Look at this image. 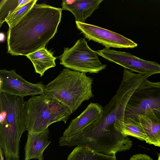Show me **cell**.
<instances>
[{"label":"cell","instance_id":"14","mask_svg":"<svg viewBox=\"0 0 160 160\" xmlns=\"http://www.w3.org/2000/svg\"><path fill=\"white\" fill-rule=\"evenodd\" d=\"M27 57L32 62L36 73L42 76L48 69L56 66L53 53L45 48L28 54Z\"/></svg>","mask_w":160,"mask_h":160},{"label":"cell","instance_id":"13","mask_svg":"<svg viewBox=\"0 0 160 160\" xmlns=\"http://www.w3.org/2000/svg\"><path fill=\"white\" fill-rule=\"evenodd\" d=\"M103 0L62 1V10H68L74 15L75 21L85 23L86 19L99 8Z\"/></svg>","mask_w":160,"mask_h":160},{"label":"cell","instance_id":"22","mask_svg":"<svg viewBox=\"0 0 160 160\" xmlns=\"http://www.w3.org/2000/svg\"><path fill=\"white\" fill-rule=\"evenodd\" d=\"M3 153L1 148H0V160H4V158L3 155Z\"/></svg>","mask_w":160,"mask_h":160},{"label":"cell","instance_id":"16","mask_svg":"<svg viewBox=\"0 0 160 160\" xmlns=\"http://www.w3.org/2000/svg\"><path fill=\"white\" fill-rule=\"evenodd\" d=\"M67 160H117L116 155L102 154L88 148L77 146L68 155Z\"/></svg>","mask_w":160,"mask_h":160},{"label":"cell","instance_id":"6","mask_svg":"<svg viewBox=\"0 0 160 160\" xmlns=\"http://www.w3.org/2000/svg\"><path fill=\"white\" fill-rule=\"evenodd\" d=\"M140 115L160 121V82L147 78L141 82L127 104L124 122L135 121Z\"/></svg>","mask_w":160,"mask_h":160},{"label":"cell","instance_id":"8","mask_svg":"<svg viewBox=\"0 0 160 160\" xmlns=\"http://www.w3.org/2000/svg\"><path fill=\"white\" fill-rule=\"evenodd\" d=\"M97 51L99 56L131 71L150 76L160 73V65L156 62L142 59L129 52L105 48Z\"/></svg>","mask_w":160,"mask_h":160},{"label":"cell","instance_id":"5","mask_svg":"<svg viewBox=\"0 0 160 160\" xmlns=\"http://www.w3.org/2000/svg\"><path fill=\"white\" fill-rule=\"evenodd\" d=\"M71 114L66 106L45 92L32 96L26 101V130L39 132L54 123H66Z\"/></svg>","mask_w":160,"mask_h":160},{"label":"cell","instance_id":"1","mask_svg":"<svg viewBox=\"0 0 160 160\" xmlns=\"http://www.w3.org/2000/svg\"><path fill=\"white\" fill-rule=\"evenodd\" d=\"M149 77L124 68L118 89L103 108L100 116L82 132L69 137L71 145L87 147L105 155L111 154L122 146L126 138L118 131L124 122L126 106L137 88Z\"/></svg>","mask_w":160,"mask_h":160},{"label":"cell","instance_id":"17","mask_svg":"<svg viewBox=\"0 0 160 160\" xmlns=\"http://www.w3.org/2000/svg\"><path fill=\"white\" fill-rule=\"evenodd\" d=\"M30 0H1L0 2V25L17 9Z\"/></svg>","mask_w":160,"mask_h":160},{"label":"cell","instance_id":"19","mask_svg":"<svg viewBox=\"0 0 160 160\" xmlns=\"http://www.w3.org/2000/svg\"><path fill=\"white\" fill-rule=\"evenodd\" d=\"M37 0H30L29 2L17 9L6 20L9 28L13 27L36 3Z\"/></svg>","mask_w":160,"mask_h":160},{"label":"cell","instance_id":"18","mask_svg":"<svg viewBox=\"0 0 160 160\" xmlns=\"http://www.w3.org/2000/svg\"><path fill=\"white\" fill-rule=\"evenodd\" d=\"M118 131L124 136H131L142 141H145L146 138L145 133L139 122H124Z\"/></svg>","mask_w":160,"mask_h":160},{"label":"cell","instance_id":"23","mask_svg":"<svg viewBox=\"0 0 160 160\" xmlns=\"http://www.w3.org/2000/svg\"><path fill=\"white\" fill-rule=\"evenodd\" d=\"M158 160H160V152L158 154Z\"/></svg>","mask_w":160,"mask_h":160},{"label":"cell","instance_id":"2","mask_svg":"<svg viewBox=\"0 0 160 160\" xmlns=\"http://www.w3.org/2000/svg\"><path fill=\"white\" fill-rule=\"evenodd\" d=\"M62 8L35 4L7 32L8 52L27 56L45 48L57 32Z\"/></svg>","mask_w":160,"mask_h":160},{"label":"cell","instance_id":"11","mask_svg":"<svg viewBox=\"0 0 160 160\" xmlns=\"http://www.w3.org/2000/svg\"><path fill=\"white\" fill-rule=\"evenodd\" d=\"M103 111L102 105L98 103L91 102L79 116L70 122L62 137H69L80 133L94 123Z\"/></svg>","mask_w":160,"mask_h":160},{"label":"cell","instance_id":"4","mask_svg":"<svg viewBox=\"0 0 160 160\" xmlns=\"http://www.w3.org/2000/svg\"><path fill=\"white\" fill-rule=\"evenodd\" d=\"M93 81L85 73L66 68L45 86L44 92L66 106L72 113L83 101L94 97Z\"/></svg>","mask_w":160,"mask_h":160},{"label":"cell","instance_id":"7","mask_svg":"<svg viewBox=\"0 0 160 160\" xmlns=\"http://www.w3.org/2000/svg\"><path fill=\"white\" fill-rule=\"evenodd\" d=\"M98 56L97 51L91 49L85 39L81 38L72 47L64 48L59 58L60 64L66 68L85 73H98L107 67Z\"/></svg>","mask_w":160,"mask_h":160},{"label":"cell","instance_id":"20","mask_svg":"<svg viewBox=\"0 0 160 160\" xmlns=\"http://www.w3.org/2000/svg\"><path fill=\"white\" fill-rule=\"evenodd\" d=\"M129 160H153L149 156L146 154L139 153L132 155Z\"/></svg>","mask_w":160,"mask_h":160},{"label":"cell","instance_id":"15","mask_svg":"<svg viewBox=\"0 0 160 160\" xmlns=\"http://www.w3.org/2000/svg\"><path fill=\"white\" fill-rule=\"evenodd\" d=\"M134 122L140 123L146 136L145 141L147 143L160 147V121L140 115Z\"/></svg>","mask_w":160,"mask_h":160},{"label":"cell","instance_id":"3","mask_svg":"<svg viewBox=\"0 0 160 160\" xmlns=\"http://www.w3.org/2000/svg\"><path fill=\"white\" fill-rule=\"evenodd\" d=\"M0 148L5 160H19V143L26 130V101L0 92Z\"/></svg>","mask_w":160,"mask_h":160},{"label":"cell","instance_id":"21","mask_svg":"<svg viewBox=\"0 0 160 160\" xmlns=\"http://www.w3.org/2000/svg\"><path fill=\"white\" fill-rule=\"evenodd\" d=\"M0 42H2L4 41L5 38V36L4 34L2 32H1L0 34Z\"/></svg>","mask_w":160,"mask_h":160},{"label":"cell","instance_id":"12","mask_svg":"<svg viewBox=\"0 0 160 160\" xmlns=\"http://www.w3.org/2000/svg\"><path fill=\"white\" fill-rule=\"evenodd\" d=\"M49 134L48 128L39 132L28 133L24 160H43V152L51 142L49 139Z\"/></svg>","mask_w":160,"mask_h":160},{"label":"cell","instance_id":"9","mask_svg":"<svg viewBox=\"0 0 160 160\" xmlns=\"http://www.w3.org/2000/svg\"><path fill=\"white\" fill-rule=\"evenodd\" d=\"M44 87L41 82L35 84L26 81L14 69L0 70V92L24 98L42 94Z\"/></svg>","mask_w":160,"mask_h":160},{"label":"cell","instance_id":"10","mask_svg":"<svg viewBox=\"0 0 160 160\" xmlns=\"http://www.w3.org/2000/svg\"><path fill=\"white\" fill-rule=\"evenodd\" d=\"M77 28L89 40L93 41L105 48H134L138 44L116 32L94 25L75 21Z\"/></svg>","mask_w":160,"mask_h":160}]
</instances>
